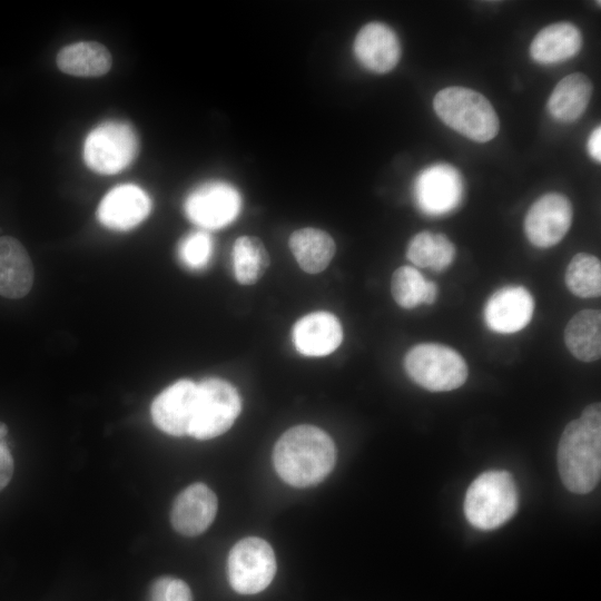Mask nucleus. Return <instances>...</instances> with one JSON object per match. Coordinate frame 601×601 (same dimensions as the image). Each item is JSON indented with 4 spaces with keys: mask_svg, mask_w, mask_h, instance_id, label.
Here are the masks:
<instances>
[{
    "mask_svg": "<svg viewBox=\"0 0 601 601\" xmlns=\"http://www.w3.org/2000/svg\"><path fill=\"white\" fill-rule=\"evenodd\" d=\"M558 469L563 485L572 493L587 494L601 475V405L592 403L581 416L566 424L560 437Z\"/></svg>",
    "mask_w": 601,
    "mask_h": 601,
    "instance_id": "1",
    "label": "nucleus"
},
{
    "mask_svg": "<svg viewBox=\"0 0 601 601\" xmlns=\"http://www.w3.org/2000/svg\"><path fill=\"white\" fill-rule=\"evenodd\" d=\"M336 449L331 436L314 425H297L276 442L273 464L279 477L295 487L322 482L333 470Z\"/></svg>",
    "mask_w": 601,
    "mask_h": 601,
    "instance_id": "2",
    "label": "nucleus"
},
{
    "mask_svg": "<svg viewBox=\"0 0 601 601\" xmlns=\"http://www.w3.org/2000/svg\"><path fill=\"white\" fill-rule=\"evenodd\" d=\"M518 489L513 476L503 470L481 473L467 487L463 510L469 523L480 530H493L516 512Z\"/></svg>",
    "mask_w": 601,
    "mask_h": 601,
    "instance_id": "3",
    "label": "nucleus"
},
{
    "mask_svg": "<svg viewBox=\"0 0 601 601\" xmlns=\"http://www.w3.org/2000/svg\"><path fill=\"white\" fill-rule=\"evenodd\" d=\"M433 107L445 125L471 140L486 142L499 132L494 108L483 95L470 88L454 86L440 90Z\"/></svg>",
    "mask_w": 601,
    "mask_h": 601,
    "instance_id": "4",
    "label": "nucleus"
},
{
    "mask_svg": "<svg viewBox=\"0 0 601 601\" xmlns=\"http://www.w3.org/2000/svg\"><path fill=\"white\" fill-rule=\"evenodd\" d=\"M407 375L431 392H447L462 386L469 375L464 358L453 348L439 343L413 346L404 358Z\"/></svg>",
    "mask_w": 601,
    "mask_h": 601,
    "instance_id": "5",
    "label": "nucleus"
},
{
    "mask_svg": "<svg viewBox=\"0 0 601 601\" xmlns=\"http://www.w3.org/2000/svg\"><path fill=\"white\" fill-rule=\"evenodd\" d=\"M242 402L236 388L220 378L197 383V398L189 436L210 440L224 434L240 413Z\"/></svg>",
    "mask_w": 601,
    "mask_h": 601,
    "instance_id": "6",
    "label": "nucleus"
},
{
    "mask_svg": "<svg viewBox=\"0 0 601 601\" xmlns=\"http://www.w3.org/2000/svg\"><path fill=\"white\" fill-rule=\"evenodd\" d=\"M138 152L132 127L121 121H106L93 128L83 142V160L96 173L111 175L126 168Z\"/></svg>",
    "mask_w": 601,
    "mask_h": 601,
    "instance_id": "7",
    "label": "nucleus"
},
{
    "mask_svg": "<svg viewBox=\"0 0 601 601\" xmlns=\"http://www.w3.org/2000/svg\"><path fill=\"white\" fill-rule=\"evenodd\" d=\"M276 573V558L270 544L262 538L239 540L227 559L230 587L240 594H256L265 590Z\"/></svg>",
    "mask_w": 601,
    "mask_h": 601,
    "instance_id": "8",
    "label": "nucleus"
},
{
    "mask_svg": "<svg viewBox=\"0 0 601 601\" xmlns=\"http://www.w3.org/2000/svg\"><path fill=\"white\" fill-rule=\"evenodd\" d=\"M239 193L224 181H209L193 190L185 200V213L204 229H218L230 224L239 214Z\"/></svg>",
    "mask_w": 601,
    "mask_h": 601,
    "instance_id": "9",
    "label": "nucleus"
},
{
    "mask_svg": "<svg viewBox=\"0 0 601 601\" xmlns=\"http://www.w3.org/2000/svg\"><path fill=\"white\" fill-rule=\"evenodd\" d=\"M462 197V177L451 165H432L422 170L415 179V203L418 209L428 216H442L452 211Z\"/></svg>",
    "mask_w": 601,
    "mask_h": 601,
    "instance_id": "10",
    "label": "nucleus"
},
{
    "mask_svg": "<svg viewBox=\"0 0 601 601\" xmlns=\"http://www.w3.org/2000/svg\"><path fill=\"white\" fill-rule=\"evenodd\" d=\"M571 223L570 200L562 194L549 193L529 208L524 218V233L533 246L549 248L562 240Z\"/></svg>",
    "mask_w": 601,
    "mask_h": 601,
    "instance_id": "11",
    "label": "nucleus"
},
{
    "mask_svg": "<svg viewBox=\"0 0 601 601\" xmlns=\"http://www.w3.org/2000/svg\"><path fill=\"white\" fill-rule=\"evenodd\" d=\"M196 398L197 383L179 380L169 385L152 401L150 413L154 424L169 435H189Z\"/></svg>",
    "mask_w": 601,
    "mask_h": 601,
    "instance_id": "12",
    "label": "nucleus"
},
{
    "mask_svg": "<svg viewBox=\"0 0 601 601\" xmlns=\"http://www.w3.org/2000/svg\"><path fill=\"white\" fill-rule=\"evenodd\" d=\"M534 300L523 286L509 285L494 292L487 299L483 318L489 329L499 334H513L532 319Z\"/></svg>",
    "mask_w": 601,
    "mask_h": 601,
    "instance_id": "13",
    "label": "nucleus"
},
{
    "mask_svg": "<svg viewBox=\"0 0 601 601\" xmlns=\"http://www.w3.org/2000/svg\"><path fill=\"white\" fill-rule=\"evenodd\" d=\"M217 508L214 491L204 483H194L176 496L170 512L171 525L183 535H199L213 523Z\"/></svg>",
    "mask_w": 601,
    "mask_h": 601,
    "instance_id": "14",
    "label": "nucleus"
},
{
    "mask_svg": "<svg viewBox=\"0 0 601 601\" xmlns=\"http://www.w3.org/2000/svg\"><path fill=\"white\" fill-rule=\"evenodd\" d=\"M150 208V199L140 187L125 184L106 194L98 206L97 216L110 229L128 230L139 225Z\"/></svg>",
    "mask_w": 601,
    "mask_h": 601,
    "instance_id": "15",
    "label": "nucleus"
},
{
    "mask_svg": "<svg viewBox=\"0 0 601 601\" xmlns=\"http://www.w3.org/2000/svg\"><path fill=\"white\" fill-rule=\"evenodd\" d=\"M354 53L366 69L385 73L395 68L401 57L400 40L392 28L382 22H370L356 35Z\"/></svg>",
    "mask_w": 601,
    "mask_h": 601,
    "instance_id": "16",
    "label": "nucleus"
},
{
    "mask_svg": "<svg viewBox=\"0 0 601 601\" xmlns=\"http://www.w3.org/2000/svg\"><path fill=\"white\" fill-rule=\"evenodd\" d=\"M295 348L305 356H325L342 343L343 329L328 312H314L299 318L292 331Z\"/></svg>",
    "mask_w": 601,
    "mask_h": 601,
    "instance_id": "17",
    "label": "nucleus"
},
{
    "mask_svg": "<svg viewBox=\"0 0 601 601\" xmlns=\"http://www.w3.org/2000/svg\"><path fill=\"white\" fill-rule=\"evenodd\" d=\"M32 283L33 267L23 245L11 236L0 237V295L21 298Z\"/></svg>",
    "mask_w": 601,
    "mask_h": 601,
    "instance_id": "18",
    "label": "nucleus"
},
{
    "mask_svg": "<svg viewBox=\"0 0 601 601\" xmlns=\"http://www.w3.org/2000/svg\"><path fill=\"white\" fill-rule=\"evenodd\" d=\"M581 43V32L574 24L556 22L536 33L530 46V55L539 63H558L575 56Z\"/></svg>",
    "mask_w": 601,
    "mask_h": 601,
    "instance_id": "19",
    "label": "nucleus"
},
{
    "mask_svg": "<svg viewBox=\"0 0 601 601\" xmlns=\"http://www.w3.org/2000/svg\"><path fill=\"white\" fill-rule=\"evenodd\" d=\"M591 80L581 72H574L561 79L548 100V110L558 121L572 122L585 111L591 95Z\"/></svg>",
    "mask_w": 601,
    "mask_h": 601,
    "instance_id": "20",
    "label": "nucleus"
},
{
    "mask_svg": "<svg viewBox=\"0 0 601 601\" xmlns=\"http://www.w3.org/2000/svg\"><path fill=\"white\" fill-rule=\"evenodd\" d=\"M564 343L569 352L582 362L601 356V313L598 309L578 312L566 324Z\"/></svg>",
    "mask_w": 601,
    "mask_h": 601,
    "instance_id": "21",
    "label": "nucleus"
},
{
    "mask_svg": "<svg viewBox=\"0 0 601 601\" xmlns=\"http://www.w3.org/2000/svg\"><path fill=\"white\" fill-rule=\"evenodd\" d=\"M108 49L96 41H81L62 48L57 56L58 68L78 77H99L111 68Z\"/></svg>",
    "mask_w": 601,
    "mask_h": 601,
    "instance_id": "22",
    "label": "nucleus"
},
{
    "mask_svg": "<svg viewBox=\"0 0 601 601\" xmlns=\"http://www.w3.org/2000/svg\"><path fill=\"white\" fill-rule=\"evenodd\" d=\"M289 247L300 268L311 274L324 270L335 254L331 235L312 227L295 230Z\"/></svg>",
    "mask_w": 601,
    "mask_h": 601,
    "instance_id": "23",
    "label": "nucleus"
},
{
    "mask_svg": "<svg viewBox=\"0 0 601 601\" xmlns=\"http://www.w3.org/2000/svg\"><path fill=\"white\" fill-rule=\"evenodd\" d=\"M406 255L417 267L442 272L452 264L455 248L443 234L421 231L411 239Z\"/></svg>",
    "mask_w": 601,
    "mask_h": 601,
    "instance_id": "24",
    "label": "nucleus"
},
{
    "mask_svg": "<svg viewBox=\"0 0 601 601\" xmlns=\"http://www.w3.org/2000/svg\"><path fill=\"white\" fill-rule=\"evenodd\" d=\"M269 265L268 253L257 237L242 236L233 247V266L236 279L243 285L256 283Z\"/></svg>",
    "mask_w": 601,
    "mask_h": 601,
    "instance_id": "25",
    "label": "nucleus"
},
{
    "mask_svg": "<svg viewBox=\"0 0 601 601\" xmlns=\"http://www.w3.org/2000/svg\"><path fill=\"white\" fill-rule=\"evenodd\" d=\"M565 284L578 297H599L601 294L600 259L587 253L574 255L565 270Z\"/></svg>",
    "mask_w": 601,
    "mask_h": 601,
    "instance_id": "26",
    "label": "nucleus"
},
{
    "mask_svg": "<svg viewBox=\"0 0 601 601\" xmlns=\"http://www.w3.org/2000/svg\"><path fill=\"white\" fill-rule=\"evenodd\" d=\"M427 283L424 276L412 266L398 267L392 275L391 292L398 306L412 309L424 304Z\"/></svg>",
    "mask_w": 601,
    "mask_h": 601,
    "instance_id": "27",
    "label": "nucleus"
},
{
    "mask_svg": "<svg viewBox=\"0 0 601 601\" xmlns=\"http://www.w3.org/2000/svg\"><path fill=\"white\" fill-rule=\"evenodd\" d=\"M213 240L205 230L187 235L179 244L178 255L183 264L191 269H201L210 260Z\"/></svg>",
    "mask_w": 601,
    "mask_h": 601,
    "instance_id": "28",
    "label": "nucleus"
},
{
    "mask_svg": "<svg viewBox=\"0 0 601 601\" xmlns=\"http://www.w3.org/2000/svg\"><path fill=\"white\" fill-rule=\"evenodd\" d=\"M148 601H193V594L181 579L161 577L151 584Z\"/></svg>",
    "mask_w": 601,
    "mask_h": 601,
    "instance_id": "29",
    "label": "nucleus"
},
{
    "mask_svg": "<svg viewBox=\"0 0 601 601\" xmlns=\"http://www.w3.org/2000/svg\"><path fill=\"white\" fill-rule=\"evenodd\" d=\"M13 474V460L3 441L0 440V491L7 486Z\"/></svg>",
    "mask_w": 601,
    "mask_h": 601,
    "instance_id": "30",
    "label": "nucleus"
},
{
    "mask_svg": "<svg viewBox=\"0 0 601 601\" xmlns=\"http://www.w3.org/2000/svg\"><path fill=\"white\" fill-rule=\"evenodd\" d=\"M588 151L598 162L601 160V129L600 126L593 129L588 139Z\"/></svg>",
    "mask_w": 601,
    "mask_h": 601,
    "instance_id": "31",
    "label": "nucleus"
},
{
    "mask_svg": "<svg viewBox=\"0 0 601 601\" xmlns=\"http://www.w3.org/2000/svg\"><path fill=\"white\" fill-rule=\"evenodd\" d=\"M8 433V427L3 422H0V440L2 441Z\"/></svg>",
    "mask_w": 601,
    "mask_h": 601,
    "instance_id": "32",
    "label": "nucleus"
},
{
    "mask_svg": "<svg viewBox=\"0 0 601 601\" xmlns=\"http://www.w3.org/2000/svg\"><path fill=\"white\" fill-rule=\"evenodd\" d=\"M0 231H1V229H0Z\"/></svg>",
    "mask_w": 601,
    "mask_h": 601,
    "instance_id": "33",
    "label": "nucleus"
}]
</instances>
